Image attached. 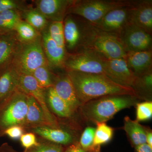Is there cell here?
I'll return each mask as SVG.
<instances>
[{"label": "cell", "instance_id": "12", "mask_svg": "<svg viewBox=\"0 0 152 152\" xmlns=\"http://www.w3.org/2000/svg\"><path fill=\"white\" fill-rule=\"evenodd\" d=\"M104 63L107 77L118 84L134 88L138 77L131 70L125 58L109 59L104 58Z\"/></svg>", "mask_w": 152, "mask_h": 152}, {"label": "cell", "instance_id": "34", "mask_svg": "<svg viewBox=\"0 0 152 152\" xmlns=\"http://www.w3.org/2000/svg\"><path fill=\"white\" fill-rule=\"evenodd\" d=\"M28 7L24 1L0 0V13L12 10L23 11Z\"/></svg>", "mask_w": 152, "mask_h": 152}, {"label": "cell", "instance_id": "38", "mask_svg": "<svg viewBox=\"0 0 152 152\" xmlns=\"http://www.w3.org/2000/svg\"><path fill=\"white\" fill-rule=\"evenodd\" d=\"M134 152H152V148L147 143L142 144L135 147Z\"/></svg>", "mask_w": 152, "mask_h": 152}, {"label": "cell", "instance_id": "35", "mask_svg": "<svg viewBox=\"0 0 152 152\" xmlns=\"http://www.w3.org/2000/svg\"><path fill=\"white\" fill-rule=\"evenodd\" d=\"M20 140L22 146L25 148V150L37 145L38 143L36 135L32 132L25 133L20 137Z\"/></svg>", "mask_w": 152, "mask_h": 152}, {"label": "cell", "instance_id": "8", "mask_svg": "<svg viewBox=\"0 0 152 152\" xmlns=\"http://www.w3.org/2000/svg\"><path fill=\"white\" fill-rule=\"evenodd\" d=\"M18 88L35 99L42 109L46 118L52 127H61L57 118L50 112L48 107L46 89L41 87L32 75L20 74Z\"/></svg>", "mask_w": 152, "mask_h": 152}, {"label": "cell", "instance_id": "4", "mask_svg": "<svg viewBox=\"0 0 152 152\" xmlns=\"http://www.w3.org/2000/svg\"><path fill=\"white\" fill-rule=\"evenodd\" d=\"M12 64L20 74L31 75L37 68L48 65L42 45V37L26 43L19 42Z\"/></svg>", "mask_w": 152, "mask_h": 152}, {"label": "cell", "instance_id": "22", "mask_svg": "<svg viewBox=\"0 0 152 152\" xmlns=\"http://www.w3.org/2000/svg\"><path fill=\"white\" fill-rule=\"evenodd\" d=\"M125 131L131 146L133 148L146 143V136L150 128L143 126L136 120L126 116L124 120Z\"/></svg>", "mask_w": 152, "mask_h": 152}, {"label": "cell", "instance_id": "20", "mask_svg": "<svg viewBox=\"0 0 152 152\" xmlns=\"http://www.w3.org/2000/svg\"><path fill=\"white\" fill-rule=\"evenodd\" d=\"M125 59L137 77L152 71V50L127 52Z\"/></svg>", "mask_w": 152, "mask_h": 152}, {"label": "cell", "instance_id": "10", "mask_svg": "<svg viewBox=\"0 0 152 152\" xmlns=\"http://www.w3.org/2000/svg\"><path fill=\"white\" fill-rule=\"evenodd\" d=\"M134 5L113 10L108 13L99 21L91 25L101 31L119 37L124 29L130 24L131 12Z\"/></svg>", "mask_w": 152, "mask_h": 152}, {"label": "cell", "instance_id": "27", "mask_svg": "<svg viewBox=\"0 0 152 152\" xmlns=\"http://www.w3.org/2000/svg\"><path fill=\"white\" fill-rule=\"evenodd\" d=\"M94 140V146L100 152L101 147L110 142L114 135V129L106 124L99 123L96 124Z\"/></svg>", "mask_w": 152, "mask_h": 152}, {"label": "cell", "instance_id": "40", "mask_svg": "<svg viewBox=\"0 0 152 152\" xmlns=\"http://www.w3.org/2000/svg\"><path fill=\"white\" fill-rule=\"evenodd\" d=\"M146 143L152 148V131L151 129L147 132L146 136Z\"/></svg>", "mask_w": 152, "mask_h": 152}, {"label": "cell", "instance_id": "41", "mask_svg": "<svg viewBox=\"0 0 152 152\" xmlns=\"http://www.w3.org/2000/svg\"><path fill=\"white\" fill-rule=\"evenodd\" d=\"M17 152H19L17 151ZM21 152H24V151H23Z\"/></svg>", "mask_w": 152, "mask_h": 152}, {"label": "cell", "instance_id": "25", "mask_svg": "<svg viewBox=\"0 0 152 152\" xmlns=\"http://www.w3.org/2000/svg\"><path fill=\"white\" fill-rule=\"evenodd\" d=\"M23 20L21 11L9 10L0 13V34L14 31L17 24Z\"/></svg>", "mask_w": 152, "mask_h": 152}, {"label": "cell", "instance_id": "36", "mask_svg": "<svg viewBox=\"0 0 152 152\" xmlns=\"http://www.w3.org/2000/svg\"><path fill=\"white\" fill-rule=\"evenodd\" d=\"M26 132V131L22 126L17 125L8 128L5 132L4 136H7L12 140H18Z\"/></svg>", "mask_w": 152, "mask_h": 152}, {"label": "cell", "instance_id": "1", "mask_svg": "<svg viewBox=\"0 0 152 152\" xmlns=\"http://www.w3.org/2000/svg\"><path fill=\"white\" fill-rule=\"evenodd\" d=\"M66 72L72 83L76 95L82 104L110 95H131L139 99L132 88L118 84L102 74L84 73L74 71Z\"/></svg>", "mask_w": 152, "mask_h": 152}, {"label": "cell", "instance_id": "31", "mask_svg": "<svg viewBox=\"0 0 152 152\" xmlns=\"http://www.w3.org/2000/svg\"><path fill=\"white\" fill-rule=\"evenodd\" d=\"M48 31L50 37L60 47L65 48L63 22H50Z\"/></svg>", "mask_w": 152, "mask_h": 152}, {"label": "cell", "instance_id": "15", "mask_svg": "<svg viewBox=\"0 0 152 152\" xmlns=\"http://www.w3.org/2000/svg\"><path fill=\"white\" fill-rule=\"evenodd\" d=\"M53 87L57 94L70 109L79 115V109L82 104L77 97L73 85L66 72L55 75Z\"/></svg>", "mask_w": 152, "mask_h": 152}, {"label": "cell", "instance_id": "19", "mask_svg": "<svg viewBox=\"0 0 152 152\" xmlns=\"http://www.w3.org/2000/svg\"><path fill=\"white\" fill-rule=\"evenodd\" d=\"M20 75L12 63L0 69V105L18 88Z\"/></svg>", "mask_w": 152, "mask_h": 152}, {"label": "cell", "instance_id": "37", "mask_svg": "<svg viewBox=\"0 0 152 152\" xmlns=\"http://www.w3.org/2000/svg\"><path fill=\"white\" fill-rule=\"evenodd\" d=\"M64 152H86L79 145V142L66 147Z\"/></svg>", "mask_w": 152, "mask_h": 152}, {"label": "cell", "instance_id": "18", "mask_svg": "<svg viewBox=\"0 0 152 152\" xmlns=\"http://www.w3.org/2000/svg\"><path fill=\"white\" fill-rule=\"evenodd\" d=\"M130 23L141 28L152 35V0L138 1L133 6Z\"/></svg>", "mask_w": 152, "mask_h": 152}, {"label": "cell", "instance_id": "26", "mask_svg": "<svg viewBox=\"0 0 152 152\" xmlns=\"http://www.w3.org/2000/svg\"><path fill=\"white\" fill-rule=\"evenodd\" d=\"M17 39L21 43H26L35 40L41 34L23 20L17 24L14 30Z\"/></svg>", "mask_w": 152, "mask_h": 152}, {"label": "cell", "instance_id": "32", "mask_svg": "<svg viewBox=\"0 0 152 152\" xmlns=\"http://www.w3.org/2000/svg\"><path fill=\"white\" fill-rule=\"evenodd\" d=\"M136 121L139 122L149 121L152 117V102L146 101L136 104Z\"/></svg>", "mask_w": 152, "mask_h": 152}, {"label": "cell", "instance_id": "7", "mask_svg": "<svg viewBox=\"0 0 152 152\" xmlns=\"http://www.w3.org/2000/svg\"><path fill=\"white\" fill-rule=\"evenodd\" d=\"M64 69L66 72L74 71L106 75L104 57L85 49L75 53L67 52Z\"/></svg>", "mask_w": 152, "mask_h": 152}, {"label": "cell", "instance_id": "21", "mask_svg": "<svg viewBox=\"0 0 152 152\" xmlns=\"http://www.w3.org/2000/svg\"><path fill=\"white\" fill-rule=\"evenodd\" d=\"M28 95L27 112L22 126L26 132H28L30 129L38 127L48 126L52 127L37 102L32 96Z\"/></svg>", "mask_w": 152, "mask_h": 152}, {"label": "cell", "instance_id": "23", "mask_svg": "<svg viewBox=\"0 0 152 152\" xmlns=\"http://www.w3.org/2000/svg\"><path fill=\"white\" fill-rule=\"evenodd\" d=\"M19 42L15 31L0 34V69L12 63Z\"/></svg>", "mask_w": 152, "mask_h": 152}, {"label": "cell", "instance_id": "2", "mask_svg": "<svg viewBox=\"0 0 152 152\" xmlns=\"http://www.w3.org/2000/svg\"><path fill=\"white\" fill-rule=\"evenodd\" d=\"M139 99L131 95H110L83 104L78 114L82 121L96 124L106 123L124 109L135 106Z\"/></svg>", "mask_w": 152, "mask_h": 152}, {"label": "cell", "instance_id": "33", "mask_svg": "<svg viewBox=\"0 0 152 152\" xmlns=\"http://www.w3.org/2000/svg\"><path fill=\"white\" fill-rule=\"evenodd\" d=\"M152 88V71H151L142 75L138 77L137 83L133 88L138 96V93L140 90L151 94Z\"/></svg>", "mask_w": 152, "mask_h": 152}, {"label": "cell", "instance_id": "5", "mask_svg": "<svg viewBox=\"0 0 152 152\" xmlns=\"http://www.w3.org/2000/svg\"><path fill=\"white\" fill-rule=\"evenodd\" d=\"M82 49L89 50L109 59L125 58L126 53L119 38L101 31L92 25Z\"/></svg>", "mask_w": 152, "mask_h": 152}, {"label": "cell", "instance_id": "11", "mask_svg": "<svg viewBox=\"0 0 152 152\" xmlns=\"http://www.w3.org/2000/svg\"><path fill=\"white\" fill-rule=\"evenodd\" d=\"M119 38L126 52L152 50V35L132 24L124 29Z\"/></svg>", "mask_w": 152, "mask_h": 152}, {"label": "cell", "instance_id": "28", "mask_svg": "<svg viewBox=\"0 0 152 152\" xmlns=\"http://www.w3.org/2000/svg\"><path fill=\"white\" fill-rule=\"evenodd\" d=\"M48 65L41 66L37 68L31 74L41 87L47 89L53 86L56 75L52 73Z\"/></svg>", "mask_w": 152, "mask_h": 152}, {"label": "cell", "instance_id": "17", "mask_svg": "<svg viewBox=\"0 0 152 152\" xmlns=\"http://www.w3.org/2000/svg\"><path fill=\"white\" fill-rule=\"evenodd\" d=\"M42 45L45 56L50 69H64L66 57L65 48L58 45L49 35L48 27L41 33Z\"/></svg>", "mask_w": 152, "mask_h": 152}, {"label": "cell", "instance_id": "16", "mask_svg": "<svg viewBox=\"0 0 152 152\" xmlns=\"http://www.w3.org/2000/svg\"><path fill=\"white\" fill-rule=\"evenodd\" d=\"M35 8L49 22H63L73 0H36Z\"/></svg>", "mask_w": 152, "mask_h": 152}, {"label": "cell", "instance_id": "30", "mask_svg": "<svg viewBox=\"0 0 152 152\" xmlns=\"http://www.w3.org/2000/svg\"><path fill=\"white\" fill-rule=\"evenodd\" d=\"M96 128L88 126L83 131L79 140V144L86 152H99L94 146Z\"/></svg>", "mask_w": 152, "mask_h": 152}, {"label": "cell", "instance_id": "24", "mask_svg": "<svg viewBox=\"0 0 152 152\" xmlns=\"http://www.w3.org/2000/svg\"><path fill=\"white\" fill-rule=\"evenodd\" d=\"M21 16L22 19L40 34L48 26L50 23L35 7H28L21 12Z\"/></svg>", "mask_w": 152, "mask_h": 152}, {"label": "cell", "instance_id": "29", "mask_svg": "<svg viewBox=\"0 0 152 152\" xmlns=\"http://www.w3.org/2000/svg\"><path fill=\"white\" fill-rule=\"evenodd\" d=\"M38 143L37 145L28 149L25 150V152H64L66 147L49 141L47 140L39 137L38 138Z\"/></svg>", "mask_w": 152, "mask_h": 152}, {"label": "cell", "instance_id": "6", "mask_svg": "<svg viewBox=\"0 0 152 152\" xmlns=\"http://www.w3.org/2000/svg\"><path fill=\"white\" fill-rule=\"evenodd\" d=\"M28 95L17 89L0 105V137L14 126H23L28 109Z\"/></svg>", "mask_w": 152, "mask_h": 152}, {"label": "cell", "instance_id": "13", "mask_svg": "<svg viewBox=\"0 0 152 152\" xmlns=\"http://www.w3.org/2000/svg\"><path fill=\"white\" fill-rule=\"evenodd\" d=\"M66 49L75 50L83 47L91 25L87 21L83 28L80 26L73 15H68L63 21Z\"/></svg>", "mask_w": 152, "mask_h": 152}, {"label": "cell", "instance_id": "9", "mask_svg": "<svg viewBox=\"0 0 152 152\" xmlns=\"http://www.w3.org/2000/svg\"><path fill=\"white\" fill-rule=\"evenodd\" d=\"M46 99L49 110L57 118L61 127L75 131L80 129L77 120L78 116L80 117L79 115L70 109L57 94L53 87L47 89Z\"/></svg>", "mask_w": 152, "mask_h": 152}, {"label": "cell", "instance_id": "3", "mask_svg": "<svg viewBox=\"0 0 152 152\" xmlns=\"http://www.w3.org/2000/svg\"><path fill=\"white\" fill-rule=\"evenodd\" d=\"M138 1L130 0H73L68 15L81 17L93 25L113 10L135 4Z\"/></svg>", "mask_w": 152, "mask_h": 152}, {"label": "cell", "instance_id": "39", "mask_svg": "<svg viewBox=\"0 0 152 152\" xmlns=\"http://www.w3.org/2000/svg\"><path fill=\"white\" fill-rule=\"evenodd\" d=\"M8 143L5 142L0 145V152H17Z\"/></svg>", "mask_w": 152, "mask_h": 152}, {"label": "cell", "instance_id": "14", "mask_svg": "<svg viewBox=\"0 0 152 152\" xmlns=\"http://www.w3.org/2000/svg\"><path fill=\"white\" fill-rule=\"evenodd\" d=\"M28 132H32L39 137L65 147L79 142L75 131L62 127L55 128L44 126L30 129Z\"/></svg>", "mask_w": 152, "mask_h": 152}]
</instances>
